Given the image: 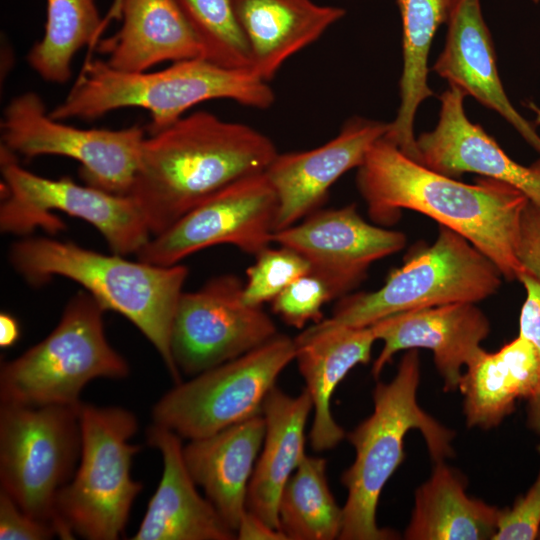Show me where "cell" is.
<instances>
[{"label":"cell","mask_w":540,"mask_h":540,"mask_svg":"<svg viewBox=\"0 0 540 540\" xmlns=\"http://www.w3.org/2000/svg\"><path fill=\"white\" fill-rule=\"evenodd\" d=\"M356 183L370 218L394 223L402 209L419 212L464 238L487 256L503 278L519 280L520 217L528 198L491 178L465 184L435 172L405 155L384 136L357 168Z\"/></svg>","instance_id":"6da1fadb"},{"label":"cell","mask_w":540,"mask_h":540,"mask_svg":"<svg viewBox=\"0 0 540 540\" xmlns=\"http://www.w3.org/2000/svg\"><path fill=\"white\" fill-rule=\"evenodd\" d=\"M278 154L263 133L199 111L146 137L129 196L159 235L193 208Z\"/></svg>","instance_id":"7a4b0ae2"},{"label":"cell","mask_w":540,"mask_h":540,"mask_svg":"<svg viewBox=\"0 0 540 540\" xmlns=\"http://www.w3.org/2000/svg\"><path fill=\"white\" fill-rule=\"evenodd\" d=\"M13 268L31 285L54 277L81 285L105 310L132 322L161 356L175 384L181 382L170 349L171 328L189 270L160 266L125 256L106 255L73 242L24 237L10 247Z\"/></svg>","instance_id":"3957f363"},{"label":"cell","mask_w":540,"mask_h":540,"mask_svg":"<svg viewBox=\"0 0 540 540\" xmlns=\"http://www.w3.org/2000/svg\"><path fill=\"white\" fill-rule=\"evenodd\" d=\"M214 99L267 109L275 96L268 82L250 70L221 67L202 57L140 73L117 71L104 60L88 59L68 95L49 114L60 121L92 120L121 108H142L150 113L151 135L194 105Z\"/></svg>","instance_id":"277c9868"},{"label":"cell","mask_w":540,"mask_h":540,"mask_svg":"<svg viewBox=\"0 0 540 540\" xmlns=\"http://www.w3.org/2000/svg\"><path fill=\"white\" fill-rule=\"evenodd\" d=\"M419 382V353L406 350L394 378L376 384L372 414L347 435L355 459L341 476L347 498L339 539L398 538L393 530L377 525L376 512L385 484L405 458L404 438L409 430L421 432L434 463L453 457L455 433L420 407Z\"/></svg>","instance_id":"5b68a950"},{"label":"cell","mask_w":540,"mask_h":540,"mask_svg":"<svg viewBox=\"0 0 540 540\" xmlns=\"http://www.w3.org/2000/svg\"><path fill=\"white\" fill-rule=\"evenodd\" d=\"M80 459L71 480L56 497L63 539L116 540L143 486L131 476L141 447L129 440L138 429L129 410L81 402Z\"/></svg>","instance_id":"8992f818"},{"label":"cell","mask_w":540,"mask_h":540,"mask_svg":"<svg viewBox=\"0 0 540 540\" xmlns=\"http://www.w3.org/2000/svg\"><path fill=\"white\" fill-rule=\"evenodd\" d=\"M105 311L87 291L75 294L46 338L2 363L1 404L78 406L90 381L127 377V361L106 338Z\"/></svg>","instance_id":"52a82bcc"},{"label":"cell","mask_w":540,"mask_h":540,"mask_svg":"<svg viewBox=\"0 0 540 540\" xmlns=\"http://www.w3.org/2000/svg\"><path fill=\"white\" fill-rule=\"evenodd\" d=\"M502 277L498 267L466 238L439 225L432 245L391 271L379 289L341 297L326 319L349 327H369L403 311L477 303L497 292Z\"/></svg>","instance_id":"ba28073f"},{"label":"cell","mask_w":540,"mask_h":540,"mask_svg":"<svg viewBox=\"0 0 540 540\" xmlns=\"http://www.w3.org/2000/svg\"><path fill=\"white\" fill-rule=\"evenodd\" d=\"M79 405L0 407L1 489L25 513L53 526L61 539L56 497L80 459Z\"/></svg>","instance_id":"9c48e42d"},{"label":"cell","mask_w":540,"mask_h":540,"mask_svg":"<svg viewBox=\"0 0 540 540\" xmlns=\"http://www.w3.org/2000/svg\"><path fill=\"white\" fill-rule=\"evenodd\" d=\"M4 201L0 206V229L26 237L37 228L55 234L64 228L53 212H63L93 225L113 253L137 254L152 235L144 216L129 197L70 178L49 179L18 163L16 155L1 145Z\"/></svg>","instance_id":"30bf717a"},{"label":"cell","mask_w":540,"mask_h":540,"mask_svg":"<svg viewBox=\"0 0 540 540\" xmlns=\"http://www.w3.org/2000/svg\"><path fill=\"white\" fill-rule=\"evenodd\" d=\"M295 352L294 339L278 333L240 357L181 381L154 405L153 423L192 440L260 414Z\"/></svg>","instance_id":"8fae6325"},{"label":"cell","mask_w":540,"mask_h":540,"mask_svg":"<svg viewBox=\"0 0 540 540\" xmlns=\"http://www.w3.org/2000/svg\"><path fill=\"white\" fill-rule=\"evenodd\" d=\"M145 130L81 129L51 117L41 97L22 93L7 104L1 120L2 146L15 155H57L77 160L88 185L127 196L138 167Z\"/></svg>","instance_id":"7c38bea8"},{"label":"cell","mask_w":540,"mask_h":540,"mask_svg":"<svg viewBox=\"0 0 540 540\" xmlns=\"http://www.w3.org/2000/svg\"><path fill=\"white\" fill-rule=\"evenodd\" d=\"M244 283L225 274L194 292H183L174 315L170 349L190 377L240 357L278 334L262 307L244 302Z\"/></svg>","instance_id":"4fadbf2b"},{"label":"cell","mask_w":540,"mask_h":540,"mask_svg":"<svg viewBox=\"0 0 540 540\" xmlns=\"http://www.w3.org/2000/svg\"><path fill=\"white\" fill-rule=\"evenodd\" d=\"M278 198L265 172L240 179L202 202L136 254L160 266L179 264L202 249L230 244L256 256L273 243Z\"/></svg>","instance_id":"5bb4252c"},{"label":"cell","mask_w":540,"mask_h":540,"mask_svg":"<svg viewBox=\"0 0 540 540\" xmlns=\"http://www.w3.org/2000/svg\"><path fill=\"white\" fill-rule=\"evenodd\" d=\"M273 243L305 258L311 272L325 280L338 298L366 277L372 263L403 249L406 236L366 222L350 204L316 210L302 222L274 232Z\"/></svg>","instance_id":"9a60e30c"},{"label":"cell","mask_w":540,"mask_h":540,"mask_svg":"<svg viewBox=\"0 0 540 540\" xmlns=\"http://www.w3.org/2000/svg\"><path fill=\"white\" fill-rule=\"evenodd\" d=\"M371 329L383 347L372 366L378 378L384 367L400 351L428 349L433 353L443 389H458L462 369L482 349L490 323L476 303H451L419 308L387 316Z\"/></svg>","instance_id":"2e32d148"},{"label":"cell","mask_w":540,"mask_h":540,"mask_svg":"<svg viewBox=\"0 0 540 540\" xmlns=\"http://www.w3.org/2000/svg\"><path fill=\"white\" fill-rule=\"evenodd\" d=\"M389 123L349 118L336 137L317 148L277 154L265 170L278 198L276 231L298 223L325 202L330 187L358 168ZM275 231V232H276Z\"/></svg>","instance_id":"e0dca14e"},{"label":"cell","mask_w":540,"mask_h":540,"mask_svg":"<svg viewBox=\"0 0 540 540\" xmlns=\"http://www.w3.org/2000/svg\"><path fill=\"white\" fill-rule=\"evenodd\" d=\"M465 97L452 85L440 95L436 127L416 138L418 163L451 178L476 173L505 182L540 206V158L530 166L515 162L479 124L468 119Z\"/></svg>","instance_id":"ac0fdd59"},{"label":"cell","mask_w":540,"mask_h":540,"mask_svg":"<svg viewBox=\"0 0 540 540\" xmlns=\"http://www.w3.org/2000/svg\"><path fill=\"white\" fill-rule=\"evenodd\" d=\"M446 25L445 45L432 70L465 96L497 112L540 153V136L503 88L480 0H453Z\"/></svg>","instance_id":"d6986e66"},{"label":"cell","mask_w":540,"mask_h":540,"mask_svg":"<svg viewBox=\"0 0 540 540\" xmlns=\"http://www.w3.org/2000/svg\"><path fill=\"white\" fill-rule=\"evenodd\" d=\"M181 437L153 423L148 443L163 461L159 485L133 540H233V531L213 504L197 491L186 467Z\"/></svg>","instance_id":"ffe728a7"},{"label":"cell","mask_w":540,"mask_h":540,"mask_svg":"<svg viewBox=\"0 0 540 540\" xmlns=\"http://www.w3.org/2000/svg\"><path fill=\"white\" fill-rule=\"evenodd\" d=\"M295 359L312 404L309 439L313 450L335 448L346 436L330 401L338 384L358 364H367L376 338L371 327H349L322 319L294 338Z\"/></svg>","instance_id":"44dd1931"},{"label":"cell","mask_w":540,"mask_h":540,"mask_svg":"<svg viewBox=\"0 0 540 540\" xmlns=\"http://www.w3.org/2000/svg\"><path fill=\"white\" fill-rule=\"evenodd\" d=\"M264 436L260 413L183 447L192 479L235 533L247 511L248 487Z\"/></svg>","instance_id":"7402d4cb"},{"label":"cell","mask_w":540,"mask_h":540,"mask_svg":"<svg viewBox=\"0 0 540 540\" xmlns=\"http://www.w3.org/2000/svg\"><path fill=\"white\" fill-rule=\"evenodd\" d=\"M118 32L98 43L114 70L146 72L153 66L202 57L194 32L175 0H117Z\"/></svg>","instance_id":"603a6c76"},{"label":"cell","mask_w":540,"mask_h":540,"mask_svg":"<svg viewBox=\"0 0 540 540\" xmlns=\"http://www.w3.org/2000/svg\"><path fill=\"white\" fill-rule=\"evenodd\" d=\"M231 4L248 46L251 71L266 82L346 13L312 0H231Z\"/></svg>","instance_id":"cb8c5ba5"},{"label":"cell","mask_w":540,"mask_h":540,"mask_svg":"<svg viewBox=\"0 0 540 540\" xmlns=\"http://www.w3.org/2000/svg\"><path fill=\"white\" fill-rule=\"evenodd\" d=\"M540 384V363L533 344L518 335L495 352L483 348L462 373L458 389L469 428L491 429L531 399Z\"/></svg>","instance_id":"d4e9b609"},{"label":"cell","mask_w":540,"mask_h":540,"mask_svg":"<svg viewBox=\"0 0 540 540\" xmlns=\"http://www.w3.org/2000/svg\"><path fill=\"white\" fill-rule=\"evenodd\" d=\"M313 410L306 389L292 397L274 386L264 399L265 436L249 483L247 511L279 529L281 492L305 456V428Z\"/></svg>","instance_id":"484cf974"},{"label":"cell","mask_w":540,"mask_h":540,"mask_svg":"<svg viewBox=\"0 0 540 540\" xmlns=\"http://www.w3.org/2000/svg\"><path fill=\"white\" fill-rule=\"evenodd\" d=\"M466 480L444 461L435 462L430 477L415 491L405 529L407 540H493L498 507L468 496Z\"/></svg>","instance_id":"4316f807"},{"label":"cell","mask_w":540,"mask_h":540,"mask_svg":"<svg viewBox=\"0 0 540 540\" xmlns=\"http://www.w3.org/2000/svg\"><path fill=\"white\" fill-rule=\"evenodd\" d=\"M396 1L402 21L403 70L399 108L384 137L418 162L415 116L420 104L434 94L428 85V55L438 28L447 22L453 0Z\"/></svg>","instance_id":"83f0119b"},{"label":"cell","mask_w":540,"mask_h":540,"mask_svg":"<svg viewBox=\"0 0 540 540\" xmlns=\"http://www.w3.org/2000/svg\"><path fill=\"white\" fill-rule=\"evenodd\" d=\"M327 461L305 454L278 503L279 529L287 540H333L342 529L343 507L331 493Z\"/></svg>","instance_id":"f1b7e54d"},{"label":"cell","mask_w":540,"mask_h":540,"mask_svg":"<svg viewBox=\"0 0 540 540\" xmlns=\"http://www.w3.org/2000/svg\"><path fill=\"white\" fill-rule=\"evenodd\" d=\"M102 26L95 0H47L44 35L27 62L42 79L63 84L72 75L74 56L97 38Z\"/></svg>","instance_id":"f546056e"},{"label":"cell","mask_w":540,"mask_h":540,"mask_svg":"<svg viewBox=\"0 0 540 540\" xmlns=\"http://www.w3.org/2000/svg\"><path fill=\"white\" fill-rule=\"evenodd\" d=\"M175 1L200 43L202 58L221 67L251 71L248 46L231 0Z\"/></svg>","instance_id":"4dcf8cb0"},{"label":"cell","mask_w":540,"mask_h":540,"mask_svg":"<svg viewBox=\"0 0 540 540\" xmlns=\"http://www.w3.org/2000/svg\"><path fill=\"white\" fill-rule=\"evenodd\" d=\"M255 257V263L246 270L242 294L244 302L251 306L262 307L271 302L293 281L311 271L305 258L285 246H269Z\"/></svg>","instance_id":"1f68e13d"},{"label":"cell","mask_w":540,"mask_h":540,"mask_svg":"<svg viewBox=\"0 0 540 540\" xmlns=\"http://www.w3.org/2000/svg\"><path fill=\"white\" fill-rule=\"evenodd\" d=\"M335 296L325 280L308 272L287 286L270 303L273 313L297 329L309 321L320 322L322 307Z\"/></svg>","instance_id":"d6a6232c"},{"label":"cell","mask_w":540,"mask_h":540,"mask_svg":"<svg viewBox=\"0 0 540 540\" xmlns=\"http://www.w3.org/2000/svg\"><path fill=\"white\" fill-rule=\"evenodd\" d=\"M540 530V471L525 495L500 511L493 540H533Z\"/></svg>","instance_id":"836d02e7"},{"label":"cell","mask_w":540,"mask_h":540,"mask_svg":"<svg viewBox=\"0 0 540 540\" xmlns=\"http://www.w3.org/2000/svg\"><path fill=\"white\" fill-rule=\"evenodd\" d=\"M522 283L526 297L519 318V334L534 346L540 363V282L527 273H523ZM526 424L540 435V384L535 395L527 401Z\"/></svg>","instance_id":"e575fe53"},{"label":"cell","mask_w":540,"mask_h":540,"mask_svg":"<svg viewBox=\"0 0 540 540\" xmlns=\"http://www.w3.org/2000/svg\"><path fill=\"white\" fill-rule=\"evenodd\" d=\"M58 536L50 524L25 513L17 503L0 489V539L47 540Z\"/></svg>","instance_id":"d590c367"},{"label":"cell","mask_w":540,"mask_h":540,"mask_svg":"<svg viewBox=\"0 0 540 540\" xmlns=\"http://www.w3.org/2000/svg\"><path fill=\"white\" fill-rule=\"evenodd\" d=\"M516 251L524 273L540 282V206L529 200L520 217Z\"/></svg>","instance_id":"8d00e7d4"},{"label":"cell","mask_w":540,"mask_h":540,"mask_svg":"<svg viewBox=\"0 0 540 540\" xmlns=\"http://www.w3.org/2000/svg\"><path fill=\"white\" fill-rule=\"evenodd\" d=\"M236 537L239 540H287L280 529L272 527L249 511L242 517Z\"/></svg>","instance_id":"74e56055"},{"label":"cell","mask_w":540,"mask_h":540,"mask_svg":"<svg viewBox=\"0 0 540 540\" xmlns=\"http://www.w3.org/2000/svg\"><path fill=\"white\" fill-rule=\"evenodd\" d=\"M20 328L17 320L10 314L0 315V346L10 347L19 338Z\"/></svg>","instance_id":"f35d334b"},{"label":"cell","mask_w":540,"mask_h":540,"mask_svg":"<svg viewBox=\"0 0 540 540\" xmlns=\"http://www.w3.org/2000/svg\"><path fill=\"white\" fill-rule=\"evenodd\" d=\"M535 4H538L540 0H532Z\"/></svg>","instance_id":"ab89813d"},{"label":"cell","mask_w":540,"mask_h":540,"mask_svg":"<svg viewBox=\"0 0 540 540\" xmlns=\"http://www.w3.org/2000/svg\"><path fill=\"white\" fill-rule=\"evenodd\" d=\"M537 539H540V530H539V532H538Z\"/></svg>","instance_id":"60d3db41"},{"label":"cell","mask_w":540,"mask_h":540,"mask_svg":"<svg viewBox=\"0 0 540 540\" xmlns=\"http://www.w3.org/2000/svg\"><path fill=\"white\" fill-rule=\"evenodd\" d=\"M537 450H538V451H539V453H540V444L538 445V447H537Z\"/></svg>","instance_id":"b9f144b4"}]
</instances>
